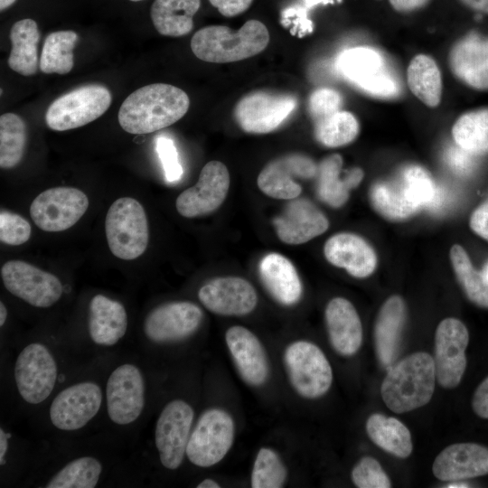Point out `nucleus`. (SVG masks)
Instances as JSON below:
<instances>
[{
	"label": "nucleus",
	"mask_w": 488,
	"mask_h": 488,
	"mask_svg": "<svg viewBox=\"0 0 488 488\" xmlns=\"http://www.w3.org/2000/svg\"><path fill=\"white\" fill-rule=\"evenodd\" d=\"M186 92L166 83L145 85L128 95L118 110V123L127 133L144 135L167 127L188 111Z\"/></svg>",
	"instance_id": "f257e3e1"
},
{
	"label": "nucleus",
	"mask_w": 488,
	"mask_h": 488,
	"mask_svg": "<svg viewBox=\"0 0 488 488\" xmlns=\"http://www.w3.org/2000/svg\"><path fill=\"white\" fill-rule=\"evenodd\" d=\"M435 183L423 168L409 165L394 177L375 183L369 193L374 210L390 221H402L433 203Z\"/></svg>",
	"instance_id": "f03ea898"
},
{
	"label": "nucleus",
	"mask_w": 488,
	"mask_h": 488,
	"mask_svg": "<svg viewBox=\"0 0 488 488\" xmlns=\"http://www.w3.org/2000/svg\"><path fill=\"white\" fill-rule=\"evenodd\" d=\"M269 42V33L260 21H247L239 30L225 25H211L197 31L191 49L200 60L212 63L239 61L263 52Z\"/></svg>",
	"instance_id": "7ed1b4c3"
},
{
	"label": "nucleus",
	"mask_w": 488,
	"mask_h": 488,
	"mask_svg": "<svg viewBox=\"0 0 488 488\" xmlns=\"http://www.w3.org/2000/svg\"><path fill=\"white\" fill-rule=\"evenodd\" d=\"M435 380L432 356L424 352H415L389 369L381 383V397L390 410L408 412L429 402Z\"/></svg>",
	"instance_id": "20e7f679"
},
{
	"label": "nucleus",
	"mask_w": 488,
	"mask_h": 488,
	"mask_svg": "<svg viewBox=\"0 0 488 488\" xmlns=\"http://www.w3.org/2000/svg\"><path fill=\"white\" fill-rule=\"evenodd\" d=\"M105 232L111 253L124 260L140 257L149 241V229L145 211L134 198L122 197L109 207Z\"/></svg>",
	"instance_id": "39448f33"
},
{
	"label": "nucleus",
	"mask_w": 488,
	"mask_h": 488,
	"mask_svg": "<svg viewBox=\"0 0 488 488\" xmlns=\"http://www.w3.org/2000/svg\"><path fill=\"white\" fill-rule=\"evenodd\" d=\"M284 364L291 386L305 399H317L331 388L333 371L322 350L308 341L289 343L284 352Z\"/></svg>",
	"instance_id": "423d86ee"
},
{
	"label": "nucleus",
	"mask_w": 488,
	"mask_h": 488,
	"mask_svg": "<svg viewBox=\"0 0 488 488\" xmlns=\"http://www.w3.org/2000/svg\"><path fill=\"white\" fill-rule=\"evenodd\" d=\"M111 101V93L105 86H80L57 98L49 106L45 113V123L55 131L78 128L102 116Z\"/></svg>",
	"instance_id": "0eeeda50"
},
{
	"label": "nucleus",
	"mask_w": 488,
	"mask_h": 488,
	"mask_svg": "<svg viewBox=\"0 0 488 488\" xmlns=\"http://www.w3.org/2000/svg\"><path fill=\"white\" fill-rule=\"evenodd\" d=\"M234 437L232 417L221 408H210L202 414L191 432L186 456L196 466L211 467L226 456Z\"/></svg>",
	"instance_id": "6e6552de"
},
{
	"label": "nucleus",
	"mask_w": 488,
	"mask_h": 488,
	"mask_svg": "<svg viewBox=\"0 0 488 488\" xmlns=\"http://www.w3.org/2000/svg\"><path fill=\"white\" fill-rule=\"evenodd\" d=\"M89 204L88 196L82 191L73 187H54L34 198L30 215L42 230L63 231L80 221Z\"/></svg>",
	"instance_id": "1a4fd4ad"
},
{
	"label": "nucleus",
	"mask_w": 488,
	"mask_h": 488,
	"mask_svg": "<svg viewBox=\"0 0 488 488\" xmlns=\"http://www.w3.org/2000/svg\"><path fill=\"white\" fill-rule=\"evenodd\" d=\"M296 107V99L293 95L266 90L253 91L238 101L234 117L245 132L267 134L286 121Z\"/></svg>",
	"instance_id": "9d476101"
},
{
	"label": "nucleus",
	"mask_w": 488,
	"mask_h": 488,
	"mask_svg": "<svg viewBox=\"0 0 488 488\" xmlns=\"http://www.w3.org/2000/svg\"><path fill=\"white\" fill-rule=\"evenodd\" d=\"M5 288L14 296L35 307H50L63 292L60 279L23 260H9L1 267Z\"/></svg>",
	"instance_id": "9b49d317"
},
{
	"label": "nucleus",
	"mask_w": 488,
	"mask_h": 488,
	"mask_svg": "<svg viewBox=\"0 0 488 488\" xmlns=\"http://www.w3.org/2000/svg\"><path fill=\"white\" fill-rule=\"evenodd\" d=\"M14 379L26 402L39 404L45 400L57 379V365L48 348L38 343L25 346L16 359Z\"/></svg>",
	"instance_id": "f8f14e48"
},
{
	"label": "nucleus",
	"mask_w": 488,
	"mask_h": 488,
	"mask_svg": "<svg viewBox=\"0 0 488 488\" xmlns=\"http://www.w3.org/2000/svg\"><path fill=\"white\" fill-rule=\"evenodd\" d=\"M337 67L346 79L373 96L390 98L399 91L382 56L371 48L356 47L344 51L338 57Z\"/></svg>",
	"instance_id": "ddd939ff"
},
{
	"label": "nucleus",
	"mask_w": 488,
	"mask_h": 488,
	"mask_svg": "<svg viewBox=\"0 0 488 488\" xmlns=\"http://www.w3.org/2000/svg\"><path fill=\"white\" fill-rule=\"evenodd\" d=\"M194 412L183 399H174L161 411L155 429V441L161 464L177 469L186 454Z\"/></svg>",
	"instance_id": "4468645a"
},
{
	"label": "nucleus",
	"mask_w": 488,
	"mask_h": 488,
	"mask_svg": "<svg viewBox=\"0 0 488 488\" xmlns=\"http://www.w3.org/2000/svg\"><path fill=\"white\" fill-rule=\"evenodd\" d=\"M469 333L456 318H446L437 325L435 335L436 379L446 389L456 387L466 368L465 349Z\"/></svg>",
	"instance_id": "2eb2a0df"
},
{
	"label": "nucleus",
	"mask_w": 488,
	"mask_h": 488,
	"mask_svg": "<svg viewBox=\"0 0 488 488\" xmlns=\"http://www.w3.org/2000/svg\"><path fill=\"white\" fill-rule=\"evenodd\" d=\"M230 188V174L220 161H210L202 169L197 183L176 199V210L185 218H196L216 211Z\"/></svg>",
	"instance_id": "dca6fc26"
},
{
	"label": "nucleus",
	"mask_w": 488,
	"mask_h": 488,
	"mask_svg": "<svg viewBox=\"0 0 488 488\" xmlns=\"http://www.w3.org/2000/svg\"><path fill=\"white\" fill-rule=\"evenodd\" d=\"M109 418L117 425L134 422L145 406V382L140 370L129 363L115 369L106 388Z\"/></svg>",
	"instance_id": "f3484780"
},
{
	"label": "nucleus",
	"mask_w": 488,
	"mask_h": 488,
	"mask_svg": "<svg viewBox=\"0 0 488 488\" xmlns=\"http://www.w3.org/2000/svg\"><path fill=\"white\" fill-rule=\"evenodd\" d=\"M203 314L194 303L175 301L153 309L144 323L145 336L154 343H165L185 339L201 325Z\"/></svg>",
	"instance_id": "a211bd4d"
},
{
	"label": "nucleus",
	"mask_w": 488,
	"mask_h": 488,
	"mask_svg": "<svg viewBox=\"0 0 488 488\" xmlns=\"http://www.w3.org/2000/svg\"><path fill=\"white\" fill-rule=\"evenodd\" d=\"M318 165L302 154H289L269 162L259 173L257 183L266 195L281 200L297 198L301 185L296 179H310L317 174Z\"/></svg>",
	"instance_id": "6ab92c4d"
},
{
	"label": "nucleus",
	"mask_w": 488,
	"mask_h": 488,
	"mask_svg": "<svg viewBox=\"0 0 488 488\" xmlns=\"http://www.w3.org/2000/svg\"><path fill=\"white\" fill-rule=\"evenodd\" d=\"M102 391L94 382L74 384L61 390L52 400L50 418L61 430H76L87 425L99 410Z\"/></svg>",
	"instance_id": "aec40b11"
},
{
	"label": "nucleus",
	"mask_w": 488,
	"mask_h": 488,
	"mask_svg": "<svg viewBox=\"0 0 488 488\" xmlns=\"http://www.w3.org/2000/svg\"><path fill=\"white\" fill-rule=\"evenodd\" d=\"M198 298L210 312L225 316L246 315L258 304L253 286L239 277L211 279L199 289Z\"/></svg>",
	"instance_id": "412c9836"
},
{
	"label": "nucleus",
	"mask_w": 488,
	"mask_h": 488,
	"mask_svg": "<svg viewBox=\"0 0 488 488\" xmlns=\"http://www.w3.org/2000/svg\"><path fill=\"white\" fill-rule=\"evenodd\" d=\"M278 239L298 245L324 233L329 227L326 216L309 200L292 199L282 213L273 220Z\"/></svg>",
	"instance_id": "4be33fe9"
},
{
	"label": "nucleus",
	"mask_w": 488,
	"mask_h": 488,
	"mask_svg": "<svg viewBox=\"0 0 488 488\" xmlns=\"http://www.w3.org/2000/svg\"><path fill=\"white\" fill-rule=\"evenodd\" d=\"M225 342L242 380L253 387L263 385L268 378L269 364L264 346L254 333L234 325L227 330Z\"/></svg>",
	"instance_id": "5701e85b"
},
{
	"label": "nucleus",
	"mask_w": 488,
	"mask_h": 488,
	"mask_svg": "<svg viewBox=\"0 0 488 488\" xmlns=\"http://www.w3.org/2000/svg\"><path fill=\"white\" fill-rule=\"evenodd\" d=\"M444 482H457L488 474V448L475 443H457L443 449L432 466Z\"/></svg>",
	"instance_id": "b1692460"
},
{
	"label": "nucleus",
	"mask_w": 488,
	"mask_h": 488,
	"mask_svg": "<svg viewBox=\"0 0 488 488\" xmlns=\"http://www.w3.org/2000/svg\"><path fill=\"white\" fill-rule=\"evenodd\" d=\"M324 254L328 262L358 278L371 276L377 266L374 249L364 239L353 233L342 232L329 238Z\"/></svg>",
	"instance_id": "393cba45"
},
{
	"label": "nucleus",
	"mask_w": 488,
	"mask_h": 488,
	"mask_svg": "<svg viewBox=\"0 0 488 488\" xmlns=\"http://www.w3.org/2000/svg\"><path fill=\"white\" fill-rule=\"evenodd\" d=\"M448 61L458 80L474 89H488V37H464L452 47Z\"/></svg>",
	"instance_id": "a878e982"
},
{
	"label": "nucleus",
	"mask_w": 488,
	"mask_h": 488,
	"mask_svg": "<svg viewBox=\"0 0 488 488\" xmlns=\"http://www.w3.org/2000/svg\"><path fill=\"white\" fill-rule=\"evenodd\" d=\"M330 343L341 355L355 354L362 342V327L353 305L343 297H334L325 308Z\"/></svg>",
	"instance_id": "bb28decb"
},
{
	"label": "nucleus",
	"mask_w": 488,
	"mask_h": 488,
	"mask_svg": "<svg viewBox=\"0 0 488 488\" xmlns=\"http://www.w3.org/2000/svg\"><path fill=\"white\" fill-rule=\"evenodd\" d=\"M258 272L263 285L276 301L293 305L300 300L302 283L287 258L277 252L268 253L261 259Z\"/></svg>",
	"instance_id": "cd10ccee"
},
{
	"label": "nucleus",
	"mask_w": 488,
	"mask_h": 488,
	"mask_svg": "<svg viewBox=\"0 0 488 488\" xmlns=\"http://www.w3.org/2000/svg\"><path fill=\"white\" fill-rule=\"evenodd\" d=\"M407 311L399 296L389 297L380 309L375 327L374 341L378 358L382 365L392 364L398 356Z\"/></svg>",
	"instance_id": "c85d7f7f"
},
{
	"label": "nucleus",
	"mask_w": 488,
	"mask_h": 488,
	"mask_svg": "<svg viewBox=\"0 0 488 488\" xmlns=\"http://www.w3.org/2000/svg\"><path fill=\"white\" fill-rule=\"evenodd\" d=\"M343 158L334 154L324 158L317 170V195L320 200L333 208L342 207L350 191L361 182L363 171L359 167L349 169L342 176Z\"/></svg>",
	"instance_id": "c756f323"
},
{
	"label": "nucleus",
	"mask_w": 488,
	"mask_h": 488,
	"mask_svg": "<svg viewBox=\"0 0 488 488\" xmlns=\"http://www.w3.org/2000/svg\"><path fill=\"white\" fill-rule=\"evenodd\" d=\"M127 315L124 305L103 295H96L89 303V333L99 345L116 344L126 333Z\"/></svg>",
	"instance_id": "7c9ffc66"
},
{
	"label": "nucleus",
	"mask_w": 488,
	"mask_h": 488,
	"mask_svg": "<svg viewBox=\"0 0 488 488\" xmlns=\"http://www.w3.org/2000/svg\"><path fill=\"white\" fill-rule=\"evenodd\" d=\"M12 49L8 66L23 76H32L39 67L38 43L40 33L37 23L24 18L14 23L9 33Z\"/></svg>",
	"instance_id": "2f4dec72"
},
{
	"label": "nucleus",
	"mask_w": 488,
	"mask_h": 488,
	"mask_svg": "<svg viewBox=\"0 0 488 488\" xmlns=\"http://www.w3.org/2000/svg\"><path fill=\"white\" fill-rule=\"evenodd\" d=\"M200 6L201 0H155L150 16L160 34L180 37L192 30V18Z\"/></svg>",
	"instance_id": "473e14b6"
},
{
	"label": "nucleus",
	"mask_w": 488,
	"mask_h": 488,
	"mask_svg": "<svg viewBox=\"0 0 488 488\" xmlns=\"http://www.w3.org/2000/svg\"><path fill=\"white\" fill-rule=\"evenodd\" d=\"M366 431L375 445L397 457L406 458L412 453L410 432L395 418L372 414L367 419Z\"/></svg>",
	"instance_id": "72a5a7b5"
},
{
	"label": "nucleus",
	"mask_w": 488,
	"mask_h": 488,
	"mask_svg": "<svg viewBox=\"0 0 488 488\" xmlns=\"http://www.w3.org/2000/svg\"><path fill=\"white\" fill-rule=\"evenodd\" d=\"M411 92L430 108L438 106L442 95V77L436 61L428 55L415 56L407 70Z\"/></svg>",
	"instance_id": "f704fd0d"
},
{
	"label": "nucleus",
	"mask_w": 488,
	"mask_h": 488,
	"mask_svg": "<svg viewBox=\"0 0 488 488\" xmlns=\"http://www.w3.org/2000/svg\"><path fill=\"white\" fill-rule=\"evenodd\" d=\"M74 31H57L47 35L40 57L39 67L46 74H67L74 66L73 49L78 42Z\"/></svg>",
	"instance_id": "c9c22d12"
},
{
	"label": "nucleus",
	"mask_w": 488,
	"mask_h": 488,
	"mask_svg": "<svg viewBox=\"0 0 488 488\" xmlns=\"http://www.w3.org/2000/svg\"><path fill=\"white\" fill-rule=\"evenodd\" d=\"M452 136L456 145L474 155L488 153V108L463 114L454 124Z\"/></svg>",
	"instance_id": "e433bc0d"
},
{
	"label": "nucleus",
	"mask_w": 488,
	"mask_h": 488,
	"mask_svg": "<svg viewBox=\"0 0 488 488\" xmlns=\"http://www.w3.org/2000/svg\"><path fill=\"white\" fill-rule=\"evenodd\" d=\"M27 140L24 120L14 113L0 117V167L10 169L23 157Z\"/></svg>",
	"instance_id": "4c0bfd02"
},
{
	"label": "nucleus",
	"mask_w": 488,
	"mask_h": 488,
	"mask_svg": "<svg viewBox=\"0 0 488 488\" xmlns=\"http://www.w3.org/2000/svg\"><path fill=\"white\" fill-rule=\"evenodd\" d=\"M450 260L467 297L479 306L488 307V280L483 273L474 269L465 249L458 244L453 245Z\"/></svg>",
	"instance_id": "58836bf2"
},
{
	"label": "nucleus",
	"mask_w": 488,
	"mask_h": 488,
	"mask_svg": "<svg viewBox=\"0 0 488 488\" xmlns=\"http://www.w3.org/2000/svg\"><path fill=\"white\" fill-rule=\"evenodd\" d=\"M102 465L91 456H82L68 463L47 483V488H93L97 485Z\"/></svg>",
	"instance_id": "ea45409f"
},
{
	"label": "nucleus",
	"mask_w": 488,
	"mask_h": 488,
	"mask_svg": "<svg viewBox=\"0 0 488 488\" xmlns=\"http://www.w3.org/2000/svg\"><path fill=\"white\" fill-rule=\"evenodd\" d=\"M356 117L348 111H338L314 123L316 140L327 147H339L352 142L359 134Z\"/></svg>",
	"instance_id": "a19ab883"
},
{
	"label": "nucleus",
	"mask_w": 488,
	"mask_h": 488,
	"mask_svg": "<svg viewBox=\"0 0 488 488\" xmlns=\"http://www.w3.org/2000/svg\"><path fill=\"white\" fill-rule=\"evenodd\" d=\"M287 477V470L277 453L269 448L258 450L252 467V488H280Z\"/></svg>",
	"instance_id": "79ce46f5"
},
{
	"label": "nucleus",
	"mask_w": 488,
	"mask_h": 488,
	"mask_svg": "<svg viewBox=\"0 0 488 488\" xmlns=\"http://www.w3.org/2000/svg\"><path fill=\"white\" fill-rule=\"evenodd\" d=\"M352 480L359 488H389L391 486L388 475L380 463L371 457H362L352 470Z\"/></svg>",
	"instance_id": "37998d69"
},
{
	"label": "nucleus",
	"mask_w": 488,
	"mask_h": 488,
	"mask_svg": "<svg viewBox=\"0 0 488 488\" xmlns=\"http://www.w3.org/2000/svg\"><path fill=\"white\" fill-rule=\"evenodd\" d=\"M32 227L21 215L2 210L0 212L1 242L18 246L25 243L31 237Z\"/></svg>",
	"instance_id": "c03bdc74"
},
{
	"label": "nucleus",
	"mask_w": 488,
	"mask_h": 488,
	"mask_svg": "<svg viewBox=\"0 0 488 488\" xmlns=\"http://www.w3.org/2000/svg\"><path fill=\"white\" fill-rule=\"evenodd\" d=\"M342 96L330 88L315 89L308 99V112L314 123H316L338 111L342 107Z\"/></svg>",
	"instance_id": "a18cd8bd"
},
{
	"label": "nucleus",
	"mask_w": 488,
	"mask_h": 488,
	"mask_svg": "<svg viewBox=\"0 0 488 488\" xmlns=\"http://www.w3.org/2000/svg\"><path fill=\"white\" fill-rule=\"evenodd\" d=\"M155 151L161 161L165 180L168 183L179 181L183 176V170L173 139L166 136H158L155 138Z\"/></svg>",
	"instance_id": "49530a36"
},
{
	"label": "nucleus",
	"mask_w": 488,
	"mask_h": 488,
	"mask_svg": "<svg viewBox=\"0 0 488 488\" xmlns=\"http://www.w3.org/2000/svg\"><path fill=\"white\" fill-rule=\"evenodd\" d=\"M331 0H300L281 12V23L284 26H291L292 33L299 35L312 30V23L308 19V11L319 3H328Z\"/></svg>",
	"instance_id": "de8ad7c7"
},
{
	"label": "nucleus",
	"mask_w": 488,
	"mask_h": 488,
	"mask_svg": "<svg viewBox=\"0 0 488 488\" xmlns=\"http://www.w3.org/2000/svg\"><path fill=\"white\" fill-rule=\"evenodd\" d=\"M472 153L461 148L453 147L446 155V161L449 166L458 174H467L474 165Z\"/></svg>",
	"instance_id": "09e8293b"
},
{
	"label": "nucleus",
	"mask_w": 488,
	"mask_h": 488,
	"mask_svg": "<svg viewBox=\"0 0 488 488\" xmlns=\"http://www.w3.org/2000/svg\"><path fill=\"white\" fill-rule=\"evenodd\" d=\"M225 17H233L247 11L253 0H209Z\"/></svg>",
	"instance_id": "8fccbe9b"
},
{
	"label": "nucleus",
	"mask_w": 488,
	"mask_h": 488,
	"mask_svg": "<svg viewBox=\"0 0 488 488\" xmlns=\"http://www.w3.org/2000/svg\"><path fill=\"white\" fill-rule=\"evenodd\" d=\"M469 224L474 232L488 240V202L483 203L473 211Z\"/></svg>",
	"instance_id": "3c124183"
},
{
	"label": "nucleus",
	"mask_w": 488,
	"mask_h": 488,
	"mask_svg": "<svg viewBox=\"0 0 488 488\" xmlns=\"http://www.w3.org/2000/svg\"><path fill=\"white\" fill-rule=\"evenodd\" d=\"M472 407L478 417L488 419V377L475 389Z\"/></svg>",
	"instance_id": "603ef678"
},
{
	"label": "nucleus",
	"mask_w": 488,
	"mask_h": 488,
	"mask_svg": "<svg viewBox=\"0 0 488 488\" xmlns=\"http://www.w3.org/2000/svg\"><path fill=\"white\" fill-rule=\"evenodd\" d=\"M389 2L395 11L408 14L425 7L430 0H389Z\"/></svg>",
	"instance_id": "864d4df0"
},
{
	"label": "nucleus",
	"mask_w": 488,
	"mask_h": 488,
	"mask_svg": "<svg viewBox=\"0 0 488 488\" xmlns=\"http://www.w3.org/2000/svg\"><path fill=\"white\" fill-rule=\"evenodd\" d=\"M463 5L467 6L468 8L483 13L488 14V0H459Z\"/></svg>",
	"instance_id": "5fc2aeb1"
},
{
	"label": "nucleus",
	"mask_w": 488,
	"mask_h": 488,
	"mask_svg": "<svg viewBox=\"0 0 488 488\" xmlns=\"http://www.w3.org/2000/svg\"><path fill=\"white\" fill-rule=\"evenodd\" d=\"M8 449V439L6 434L0 428V464L5 463V456Z\"/></svg>",
	"instance_id": "6e6d98bb"
},
{
	"label": "nucleus",
	"mask_w": 488,
	"mask_h": 488,
	"mask_svg": "<svg viewBox=\"0 0 488 488\" xmlns=\"http://www.w3.org/2000/svg\"><path fill=\"white\" fill-rule=\"evenodd\" d=\"M198 488H220L221 485L211 478H206L202 480L198 485Z\"/></svg>",
	"instance_id": "4d7b16f0"
},
{
	"label": "nucleus",
	"mask_w": 488,
	"mask_h": 488,
	"mask_svg": "<svg viewBox=\"0 0 488 488\" xmlns=\"http://www.w3.org/2000/svg\"><path fill=\"white\" fill-rule=\"evenodd\" d=\"M7 317V309L3 302H0V325L3 326Z\"/></svg>",
	"instance_id": "13d9d810"
},
{
	"label": "nucleus",
	"mask_w": 488,
	"mask_h": 488,
	"mask_svg": "<svg viewBox=\"0 0 488 488\" xmlns=\"http://www.w3.org/2000/svg\"><path fill=\"white\" fill-rule=\"evenodd\" d=\"M16 0H0V10L4 11L11 6Z\"/></svg>",
	"instance_id": "bf43d9fd"
},
{
	"label": "nucleus",
	"mask_w": 488,
	"mask_h": 488,
	"mask_svg": "<svg viewBox=\"0 0 488 488\" xmlns=\"http://www.w3.org/2000/svg\"><path fill=\"white\" fill-rule=\"evenodd\" d=\"M446 487L448 488H464V487H468V485L465 483H461L460 481H457V482H455V483H452L450 484H448Z\"/></svg>",
	"instance_id": "052dcab7"
},
{
	"label": "nucleus",
	"mask_w": 488,
	"mask_h": 488,
	"mask_svg": "<svg viewBox=\"0 0 488 488\" xmlns=\"http://www.w3.org/2000/svg\"><path fill=\"white\" fill-rule=\"evenodd\" d=\"M483 274L485 275L487 280H488V265L487 267H485L484 271H483Z\"/></svg>",
	"instance_id": "680f3d73"
},
{
	"label": "nucleus",
	"mask_w": 488,
	"mask_h": 488,
	"mask_svg": "<svg viewBox=\"0 0 488 488\" xmlns=\"http://www.w3.org/2000/svg\"><path fill=\"white\" fill-rule=\"evenodd\" d=\"M132 2H139V1H143V0H130Z\"/></svg>",
	"instance_id": "e2e57ef3"
}]
</instances>
